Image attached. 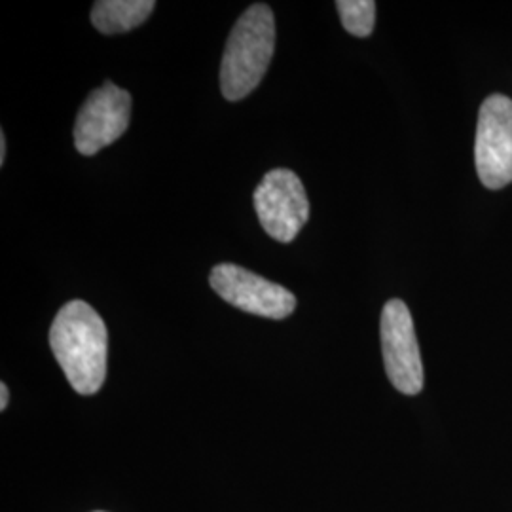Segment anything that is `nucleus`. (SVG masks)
I'll list each match as a JSON object with an SVG mask.
<instances>
[{"label": "nucleus", "mask_w": 512, "mask_h": 512, "mask_svg": "<svg viewBox=\"0 0 512 512\" xmlns=\"http://www.w3.org/2000/svg\"><path fill=\"white\" fill-rule=\"evenodd\" d=\"M50 348L76 393L95 395L103 387L109 332L88 302L73 300L59 310L50 329Z\"/></svg>", "instance_id": "obj_1"}, {"label": "nucleus", "mask_w": 512, "mask_h": 512, "mask_svg": "<svg viewBox=\"0 0 512 512\" xmlns=\"http://www.w3.org/2000/svg\"><path fill=\"white\" fill-rule=\"evenodd\" d=\"M275 48L274 12L266 4L247 8L234 25L220 63V92L241 101L262 82Z\"/></svg>", "instance_id": "obj_2"}, {"label": "nucleus", "mask_w": 512, "mask_h": 512, "mask_svg": "<svg viewBox=\"0 0 512 512\" xmlns=\"http://www.w3.org/2000/svg\"><path fill=\"white\" fill-rule=\"evenodd\" d=\"M476 173L488 190L512 183V99L490 95L478 110Z\"/></svg>", "instance_id": "obj_3"}, {"label": "nucleus", "mask_w": 512, "mask_h": 512, "mask_svg": "<svg viewBox=\"0 0 512 512\" xmlns=\"http://www.w3.org/2000/svg\"><path fill=\"white\" fill-rule=\"evenodd\" d=\"M255 209L264 232L291 243L310 219V200L300 177L291 169H274L256 186Z\"/></svg>", "instance_id": "obj_4"}, {"label": "nucleus", "mask_w": 512, "mask_h": 512, "mask_svg": "<svg viewBox=\"0 0 512 512\" xmlns=\"http://www.w3.org/2000/svg\"><path fill=\"white\" fill-rule=\"evenodd\" d=\"M385 372L389 382L404 395H418L423 389V365L414 321L403 300H389L380 323Z\"/></svg>", "instance_id": "obj_5"}, {"label": "nucleus", "mask_w": 512, "mask_h": 512, "mask_svg": "<svg viewBox=\"0 0 512 512\" xmlns=\"http://www.w3.org/2000/svg\"><path fill=\"white\" fill-rule=\"evenodd\" d=\"M209 283L222 300L234 308L268 319H285L296 310V296L236 264H219L211 270Z\"/></svg>", "instance_id": "obj_6"}, {"label": "nucleus", "mask_w": 512, "mask_h": 512, "mask_svg": "<svg viewBox=\"0 0 512 512\" xmlns=\"http://www.w3.org/2000/svg\"><path fill=\"white\" fill-rule=\"evenodd\" d=\"M131 95L112 82L88 95L74 124V147L82 156H93L118 141L129 126Z\"/></svg>", "instance_id": "obj_7"}, {"label": "nucleus", "mask_w": 512, "mask_h": 512, "mask_svg": "<svg viewBox=\"0 0 512 512\" xmlns=\"http://www.w3.org/2000/svg\"><path fill=\"white\" fill-rule=\"evenodd\" d=\"M154 8V0H99L93 4V27L103 35L128 33L143 25Z\"/></svg>", "instance_id": "obj_8"}, {"label": "nucleus", "mask_w": 512, "mask_h": 512, "mask_svg": "<svg viewBox=\"0 0 512 512\" xmlns=\"http://www.w3.org/2000/svg\"><path fill=\"white\" fill-rule=\"evenodd\" d=\"M338 14L344 29L353 37L366 38L372 35L376 23V2L372 0H338Z\"/></svg>", "instance_id": "obj_9"}, {"label": "nucleus", "mask_w": 512, "mask_h": 512, "mask_svg": "<svg viewBox=\"0 0 512 512\" xmlns=\"http://www.w3.org/2000/svg\"><path fill=\"white\" fill-rule=\"evenodd\" d=\"M0 410L4 412L8 408V399H10V393H8V385L0 384Z\"/></svg>", "instance_id": "obj_10"}, {"label": "nucleus", "mask_w": 512, "mask_h": 512, "mask_svg": "<svg viewBox=\"0 0 512 512\" xmlns=\"http://www.w3.org/2000/svg\"><path fill=\"white\" fill-rule=\"evenodd\" d=\"M6 160V137H4V131L0 133V165H4Z\"/></svg>", "instance_id": "obj_11"}, {"label": "nucleus", "mask_w": 512, "mask_h": 512, "mask_svg": "<svg viewBox=\"0 0 512 512\" xmlns=\"http://www.w3.org/2000/svg\"><path fill=\"white\" fill-rule=\"evenodd\" d=\"M95 512H103V511H95Z\"/></svg>", "instance_id": "obj_12"}]
</instances>
